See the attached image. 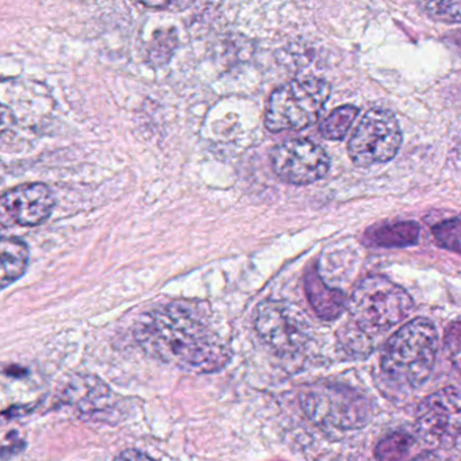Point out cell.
<instances>
[{
	"label": "cell",
	"instance_id": "14",
	"mask_svg": "<svg viewBox=\"0 0 461 461\" xmlns=\"http://www.w3.org/2000/svg\"><path fill=\"white\" fill-rule=\"evenodd\" d=\"M31 253L28 245L17 237L0 236V290L12 285L28 269Z\"/></svg>",
	"mask_w": 461,
	"mask_h": 461
},
{
	"label": "cell",
	"instance_id": "8",
	"mask_svg": "<svg viewBox=\"0 0 461 461\" xmlns=\"http://www.w3.org/2000/svg\"><path fill=\"white\" fill-rule=\"evenodd\" d=\"M460 390L447 387L420 402L417 410L418 436L437 447H458L461 430Z\"/></svg>",
	"mask_w": 461,
	"mask_h": 461
},
{
	"label": "cell",
	"instance_id": "12",
	"mask_svg": "<svg viewBox=\"0 0 461 461\" xmlns=\"http://www.w3.org/2000/svg\"><path fill=\"white\" fill-rule=\"evenodd\" d=\"M63 398L69 407L85 415L102 414L114 404L112 388L93 375L72 377L64 390Z\"/></svg>",
	"mask_w": 461,
	"mask_h": 461
},
{
	"label": "cell",
	"instance_id": "21",
	"mask_svg": "<svg viewBox=\"0 0 461 461\" xmlns=\"http://www.w3.org/2000/svg\"><path fill=\"white\" fill-rule=\"evenodd\" d=\"M445 349L456 366L460 363V322L455 321L445 334Z\"/></svg>",
	"mask_w": 461,
	"mask_h": 461
},
{
	"label": "cell",
	"instance_id": "1",
	"mask_svg": "<svg viewBox=\"0 0 461 461\" xmlns=\"http://www.w3.org/2000/svg\"><path fill=\"white\" fill-rule=\"evenodd\" d=\"M134 337L150 357L187 372L209 374L230 360V348L199 307L171 302L142 315Z\"/></svg>",
	"mask_w": 461,
	"mask_h": 461
},
{
	"label": "cell",
	"instance_id": "7",
	"mask_svg": "<svg viewBox=\"0 0 461 461\" xmlns=\"http://www.w3.org/2000/svg\"><path fill=\"white\" fill-rule=\"evenodd\" d=\"M255 329L261 341L279 356L301 352L310 339V326L291 304L266 301L256 310Z\"/></svg>",
	"mask_w": 461,
	"mask_h": 461
},
{
	"label": "cell",
	"instance_id": "19",
	"mask_svg": "<svg viewBox=\"0 0 461 461\" xmlns=\"http://www.w3.org/2000/svg\"><path fill=\"white\" fill-rule=\"evenodd\" d=\"M460 233L461 225L458 217L444 221L433 228V236L437 244L456 255L460 253Z\"/></svg>",
	"mask_w": 461,
	"mask_h": 461
},
{
	"label": "cell",
	"instance_id": "17",
	"mask_svg": "<svg viewBox=\"0 0 461 461\" xmlns=\"http://www.w3.org/2000/svg\"><path fill=\"white\" fill-rule=\"evenodd\" d=\"M420 12L437 23H460V0H415Z\"/></svg>",
	"mask_w": 461,
	"mask_h": 461
},
{
	"label": "cell",
	"instance_id": "11",
	"mask_svg": "<svg viewBox=\"0 0 461 461\" xmlns=\"http://www.w3.org/2000/svg\"><path fill=\"white\" fill-rule=\"evenodd\" d=\"M0 204L13 222L25 228L41 225L56 206L53 191L44 183H29L7 191Z\"/></svg>",
	"mask_w": 461,
	"mask_h": 461
},
{
	"label": "cell",
	"instance_id": "2",
	"mask_svg": "<svg viewBox=\"0 0 461 461\" xmlns=\"http://www.w3.org/2000/svg\"><path fill=\"white\" fill-rule=\"evenodd\" d=\"M438 352V333L426 318H415L402 326L385 342L383 374L398 385L418 388L429 379Z\"/></svg>",
	"mask_w": 461,
	"mask_h": 461
},
{
	"label": "cell",
	"instance_id": "18",
	"mask_svg": "<svg viewBox=\"0 0 461 461\" xmlns=\"http://www.w3.org/2000/svg\"><path fill=\"white\" fill-rule=\"evenodd\" d=\"M414 445V438L406 433H393L379 442L375 456L379 460H401L406 458Z\"/></svg>",
	"mask_w": 461,
	"mask_h": 461
},
{
	"label": "cell",
	"instance_id": "16",
	"mask_svg": "<svg viewBox=\"0 0 461 461\" xmlns=\"http://www.w3.org/2000/svg\"><path fill=\"white\" fill-rule=\"evenodd\" d=\"M358 115V109L355 106L339 107L334 110L320 126L321 134L323 139L331 140V141H341L345 139L353 122Z\"/></svg>",
	"mask_w": 461,
	"mask_h": 461
},
{
	"label": "cell",
	"instance_id": "5",
	"mask_svg": "<svg viewBox=\"0 0 461 461\" xmlns=\"http://www.w3.org/2000/svg\"><path fill=\"white\" fill-rule=\"evenodd\" d=\"M301 404L312 422L334 430H357L368 425L374 414L363 393L341 384L310 385L302 393Z\"/></svg>",
	"mask_w": 461,
	"mask_h": 461
},
{
	"label": "cell",
	"instance_id": "22",
	"mask_svg": "<svg viewBox=\"0 0 461 461\" xmlns=\"http://www.w3.org/2000/svg\"><path fill=\"white\" fill-rule=\"evenodd\" d=\"M14 125V115L12 110L4 104H0V136L6 133Z\"/></svg>",
	"mask_w": 461,
	"mask_h": 461
},
{
	"label": "cell",
	"instance_id": "13",
	"mask_svg": "<svg viewBox=\"0 0 461 461\" xmlns=\"http://www.w3.org/2000/svg\"><path fill=\"white\" fill-rule=\"evenodd\" d=\"M304 287H306V295L310 304L317 312L318 317L325 321H333L344 312L345 306H347L344 293L329 287L318 274L317 269H312L307 274Z\"/></svg>",
	"mask_w": 461,
	"mask_h": 461
},
{
	"label": "cell",
	"instance_id": "4",
	"mask_svg": "<svg viewBox=\"0 0 461 461\" xmlns=\"http://www.w3.org/2000/svg\"><path fill=\"white\" fill-rule=\"evenodd\" d=\"M330 93V85L317 77L291 80L280 86L267 102L266 128L272 133L309 128L317 122Z\"/></svg>",
	"mask_w": 461,
	"mask_h": 461
},
{
	"label": "cell",
	"instance_id": "15",
	"mask_svg": "<svg viewBox=\"0 0 461 461\" xmlns=\"http://www.w3.org/2000/svg\"><path fill=\"white\" fill-rule=\"evenodd\" d=\"M366 241L380 248H404L420 240V226L412 221L385 223L366 231Z\"/></svg>",
	"mask_w": 461,
	"mask_h": 461
},
{
	"label": "cell",
	"instance_id": "9",
	"mask_svg": "<svg viewBox=\"0 0 461 461\" xmlns=\"http://www.w3.org/2000/svg\"><path fill=\"white\" fill-rule=\"evenodd\" d=\"M275 174L294 185H307L322 179L330 168L328 153L307 139H294L274 148L271 153Z\"/></svg>",
	"mask_w": 461,
	"mask_h": 461
},
{
	"label": "cell",
	"instance_id": "23",
	"mask_svg": "<svg viewBox=\"0 0 461 461\" xmlns=\"http://www.w3.org/2000/svg\"><path fill=\"white\" fill-rule=\"evenodd\" d=\"M139 4L144 6L150 7V9H161V7L168 6L174 0H136Z\"/></svg>",
	"mask_w": 461,
	"mask_h": 461
},
{
	"label": "cell",
	"instance_id": "24",
	"mask_svg": "<svg viewBox=\"0 0 461 461\" xmlns=\"http://www.w3.org/2000/svg\"><path fill=\"white\" fill-rule=\"evenodd\" d=\"M120 458H149V456L142 455V453H140V455H131V453H122V455L118 456Z\"/></svg>",
	"mask_w": 461,
	"mask_h": 461
},
{
	"label": "cell",
	"instance_id": "10",
	"mask_svg": "<svg viewBox=\"0 0 461 461\" xmlns=\"http://www.w3.org/2000/svg\"><path fill=\"white\" fill-rule=\"evenodd\" d=\"M48 385L36 372L21 366L0 369V423L12 422L39 409Z\"/></svg>",
	"mask_w": 461,
	"mask_h": 461
},
{
	"label": "cell",
	"instance_id": "6",
	"mask_svg": "<svg viewBox=\"0 0 461 461\" xmlns=\"http://www.w3.org/2000/svg\"><path fill=\"white\" fill-rule=\"evenodd\" d=\"M401 145L402 131L395 115L388 110L372 109L353 131L348 153L355 166L368 168L393 160Z\"/></svg>",
	"mask_w": 461,
	"mask_h": 461
},
{
	"label": "cell",
	"instance_id": "20",
	"mask_svg": "<svg viewBox=\"0 0 461 461\" xmlns=\"http://www.w3.org/2000/svg\"><path fill=\"white\" fill-rule=\"evenodd\" d=\"M175 48V36L174 34H158L155 41L152 42L150 48V59L153 63L163 64L168 61L171 58L172 50Z\"/></svg>",
	"mask_w": 461,
	"mask_h": 461
},
{
	"label": "cell",
	"instance_id": "3",
	"mask_svg": "<svg viewBox=\"0 0 461 461\" xmlns=\"http://www.w3.org/2000/svg\"><path fill=\"white\" fill-rule=\"evenodd\" d=\"M353 326L368 336L390 330L411 312V296L384 276H369L356 285L348 302Z\"/></svg>",
	"mask_w": 461,
	"mask_h": 461
}]
</instances>
